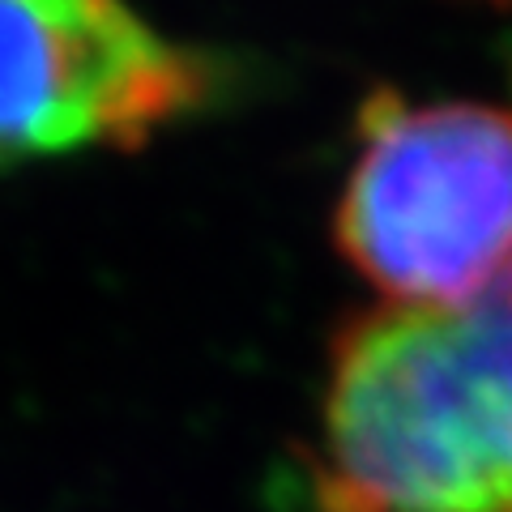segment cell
I'll return each instance as SVG.
<instances>
[{"instance_id":"obj_1","label":"cell","mask_w":512,"mask_h":512,"mask_svg":"<svg viewBox=\"0 0 512 512\" xmlns=\"http://www.w3.org/2000/svg\"><path fill=\"white\" fill-rule=\"evenodd\" d=\"M308 487L316 512H512V265L338 333Z\"/></svg>"},{"instance_id":"obj_2","label":"cell","mask_w":512,"mask_h":512,"mask_svg":"<svg viewBox=\"0 0 512 512\" xmlns=\"http://www.w3.org/2000/svg\"><path fill=\"white\" fill-rule=\"evenodd\" d=\"M376 303H453L512 265V111L372 103L338 205Z\"/></svg>"},{"instance_id":"obj_3","label":"cell","mask_w":512,"mask_h":512,"mask_svg":"<svg viewBox=\"0 0 512 512\" xmlns=\"http://www.w3.org/2000/svg\"><path fill=\"white\" fill-rule=\"evenodd\" d=\"M205 90V64L124 0H0V167L137 146Z\"/></svg>"}]
</instances>
